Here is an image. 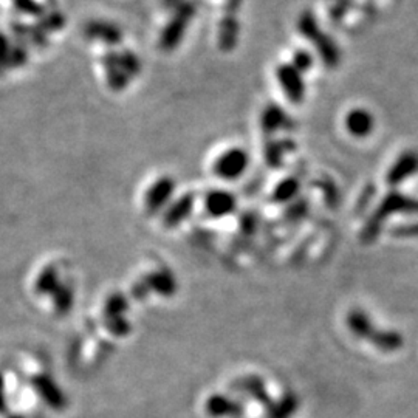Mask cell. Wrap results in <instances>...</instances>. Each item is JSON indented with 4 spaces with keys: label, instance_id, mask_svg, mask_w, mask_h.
<instances>
[{
    "label": "cell",
    "instance_id": "21",
    "mask_svg": "<svg viewBox=\"0 0 418 418\" xmlns=\"http://www.w3.org/2000/svg\"><path fill=\"white\" fill-rule=\"evenodd\" d=\"M151 289L161 294H172L176 291V281L169 273H155L149 277Z\"/></svg>",
    "mask_w": 418,
    "mask_h": 418
},
{
    "label": "cell",
    "instance_id": "11",
    "mask_svg": "<svg viewBox=\"0 0 418 418\" xmlns=\"http://www.w3.org/2000/svg\"><path fill=\"white\" fill-rule=\"evenodd\" d=\"M418 171V156L415 154H404L400 156L387 172V183L392 186H397L398 183L404 181L409 176Z\"/></svg>",
    "mask_w": 418,
    "mask_h": 418
},
{
    "label": "cell",
    "instance_id": "26",
    "mask_svg": "<svg viewBox=\"0 0 418 418\" xmlns=\"http://www.w3.org/2000/svg\"><path fill=\"white\" fill-rule=\"evenodd\" d=\"M28 59V53H27V48H25L23 43H17V45L11 47V53H10V60H8V67L11 68H17V67H22L25 63H27Z\"/></svg>",
    "mask_w": 418,
    "mask_h": 418
},
{
    "label": "cell",
    "instance_id": "10",
    "mask_svg": "<svg viewBox=\"0 0 418 418\" xmlns=\"http://www.w3.org/2000/svg\"><path fill=\"white\" fill-rule=\"evenodd\" d=\"M193 208H194V195L191 194L181 195L166 209V213H164L163 215V223L166 225V228H173V226H177L178 223L185 222L188 219L191 211H193Z\"/></svg>",
    "mask_w": 418,
    "mask_h": 418
},
{
    "label": "cell",
    "instance_id": "19",
    "mask_svg": "<svg viewBox=\"0 0 418 418\" xmlns=\"http://www.w3.org/2000/svg\"><path fill=\"white\" fill-rule=\"evenodd\" d=\"M115 59L118 67L123 70V72L132 80L134 76H136L141 70V63H139L138 56L134 53V51H121V53H115Z\"/></svg>",
    "mask_w": 418,
    "mask_h": 418
},
{
    "label": "cell",
    "instance_id": "30",
    "mask_svg": "<svg viewBox=\"0 0 418 418\" xmlns=\"http://www.w3.org/2000/svg\"><path fill=\"white\" fill-rule=\"evenodd\" d=\"M10 53H11L10 42H8V39H6V36L4 33H0V70H4V68L8 67Z\"/></svg>",
    "mask_w": 418,
    "mask_h": 418
},
{
    "label": "cell",
    "instance_id": "27",
    "mask_svg": "<svg viewBox=\"0 0 418 418\" xmlns=\"http://www.w3.org/2000/svg\"><path fill=\"white\" fill-rule=\"evenodd\" d=\"M296 68L299 70V72L306 73L309 70L313 67V58L306 50H298L296 53L293 55V63H291Z\"/></svg>",
    "mask_w": 418,
    "mask_h": 418
},
{
    "label": "cell",
    "instance_id": "28",
    "mask_svg": "<svg viewBox=\"0 0 418 418\" xmlns=\"http://www.w3.org/2000/svg\"><path fill=\"white\" fill-rule=\"evenodd\" d=\"M124 309H126V299L121 294L112 296L107 302V307H106L107 313L113 318H118L121 315V311H123Z\"/></svg>",
    "mask_w": 418,
    "mask_h": 418
},
{
    "label": "cell",
    "instance_id": "8",
    "mask_svg": "<svg viewBox=\"0 0 418 418\" xmlns=\"http://www.w3.org/2000/svg\"><path fill=\"white\" fill-rule=\"evenodd\" d=\"M344 123L348 134L356 138L369 136L375 127V119H373L372 113L363 107H356L348 112Z\"/></svg>",
    "mask_w": 418,
    "mask_h": 418
},
{
    "label": "cell",
    "instance_id": "9",
    "mask_svg": "<svg viewBox=\"0 0 418 418\" xmlns=\"http://www.w3.org/2000/svg\"><path fill=\"white\" fill-rule=\"evenodd\" d=\"M33 385L34 390L41 395L42 402H45L50 407L63 409L65 406V397L63 394V390H60L56 382L48 375H45V373L34 378Z\"/></svg>",
    "mask_w": 418,
    "mask_h": 418
},
{
    "label": "cell",
    "instance_id": "12",
    "mask_svg": "<svg viewBox=\"0 0 418 418\" xmlns=\"http://www.w3.org/2000/svg\"><path fill=\"white\" fill-rule=\"evenodd\" d=\"M102 64L107 72V84H109L110 89H113L115 92L123 90L124 87L129 84L130 77L118 67L117 59H115V51H110V53L104 56Z\"/></svg>",
    "mask_w": 418,
    "mask_h": 418
},
{
    "label": "cell",
    "instance_id": "13",
    "mask_svg": "<svg viewBox=\"0 0 418 418\" xmlns=\"http://www.w3.org/2000/svg\"><path fill=\"white\" fill-rule=\"evenodd\" d=\"M286 124V113L276 104H268L260 117V126L265 134L272 135Z\"/></svg>",
    "mask_w": 418,
    "mask_h": 418
},
{
    "label": "cell",
    "instance_id": "25",
    "mask_svg": "<svg viewBox=\"0 0 418 418\" xmlns=\"http://www.w3.org/2000/svg\"><path fill=\"white\" fill-rule=\"evenodd\" d=\"M296 398L293 395H289L284 398V402H281V404H277L273 407L272 411V418H289L296 409Z\"/></svg>",
    "mask_w": 418,
    "mask_h": 418
},
{
    "label": "cell",
    "instance_id": "7",
    "mask_svg": "<svg viewBox=\"0 0 418 418\" xmlns=\"http://www.w3.org/2000/svg\"><path fill=\"white\" fill-rule=\"evenodd\" d=\"M205 206H206V211L209 215L220 219V217L230 215L234 209H236L237 200L231 193H228V191L217 189V191H211V193H208L206 200H205Z\"/></svg>",
    "mask_w": 418,
    "mask_h": 418
},
{
    "label": "cell",
    "instance_id": "15",
    "mask_svg": "<svg viewBox=\"0 0 418 418\" xmlns=\"http://www.w3.org/2000/svg\"><path fill=\"white\" fill-rule=\"evenodd\" d=\"M311 43L318 48L319 56L327 64V67H336L339 64V58H341V55H339L338 45L332 38L321 31Z\"/></svg>",
    "mask_w": 418,
    "mask_h": 418
},
{
    "label": "cell",
    "instance_id": "29",
    "mask_svg": "<svg viewBox=\"0 0 418 418\" xmlns=\"http://www.w3.org/2000/svg\"><path fill=\"white\" fill-rule=\"evenodd\" d=\"M282 146L281 144H272L268 147V151H265V159L272 166H281L282 163Z\"/></svg>",
    "mask_w": 418,
    "mask_h": 418
},
{
    "label": "cell",
    "instance_id": "24",
    "mask_svg": "<svg viewBox=\"0 0 418 418\" xmlns=\"http://www.w3.org/2000/svg\"><path fill=\"white\" fill-rule=\"evenodd\" d=\"M13 4L16 6V10H19L23 14L36 16V17H42L43 14H45L43 6L38 4L36 0H13Z\"/></svg>",
    "mask_w": 418,
    "mask_h": 418
},
{
    "label": "cell",
    "instance_id": "34",
    "mask_svg": "<svg viewBox=\"0 0 418 418\" xmlns=\"http://www.w3.org/2000/svg\"><path fill=\"white\" fill-rule=\"evenodd\" d=\"M11 418H22V417H11Z\"/></svg>",
    "mask_w": 418,
    "mask_h": 418
},
{
    "label": "cell",
    "instance_id": "23",
    "mask_svg": "<svg viewBox=\"0 0 418 418\" xmlns=\"http://www.w3.org/2000/svg\"><path fill=\"white\" fill-rule=\"evenodd\" d=\"M64 23H65V19L63 14H60L59 11H51L48 14H43L42 17H39L36 25L42 31H45L48 34L50 31H58L63 28Z\"/></svg>",
    "mask_w": 418,
    "mask_h": 418
},
{
    "label": "cell",
    "instance_id": "31",
    "mask_svg": "<svg viewBox=\"0 0 418 418\" xmlns=\"http://www.w3.org/2000/svg\"><path fill=\"white\" fill-rule=\"evenodd\" d=\"M27 39H30L34 45H38V47L47 45V33L42 31L38 25H33V27H30Z\"/></svg>",
    "mask_w": 418,
    "mask_h": 418
},
{
    "label": "cell",
    "instance_id": "17",
    "mask_svg": "<svg viewBox=\"0 0 418 418\" xmlns=\"http://www.w3.org/2000/svg\"><path fill=\"white\" fill-rule=\"evenodd\" d=\"M299 188H301V183H299V180H296L294 177H289V178L282 180L276 186L274 193H273L274 202L276 203H289V202H291V200L296 195H298Z\"/></svg>",
    "mask_w": 418,
    "mask_h": 418
},
{
    "label": "cell",
    "instance_id": "4",
    "mask_svg": "<svg viewBox=\"0 0 418 418\" xmlns=\"http://www.w3.org/2000/svg\"><path fill=\"white\" fill-rule=\"evenodd\" d=\"M277 82L281 84L285 97L294 104H301L306 98V82L302 75L293 64H282L276 70Z\"/></svg>",
    "mask_w": 418,
    "mask_h": 418
},
{
    "label": "cell",
    "instance_id": "32",
    "mask_svg": "<svg viewBox=\"0 0 418 418\" xmlns=\"http://www.w3.org/2000/svg\"><path fill=\"white\" fill-rule=\"evenodd\" d=\"M5 409H6V402L2 395V390H0V412H4Z\"/></svg>",
    "mask_w": 418,
    "mask_h": 418
},
{
    "label": "cell",
    "instance_id": "2",
    "mask_svg": "<svg viewBox=\"0 0 418 418\" xmlns=\"http://www.w3.org/2000/svg\"><path fill=\"white\" fill-rule=\"evenodd\" d=\"M250 164V155L242 147H232L223 152L214 163V173L226 181L240 178L247 172Z\"/></svg>",
    "mask_w": 418,
    "mask_h": 418
},
{
    "label": "cell",
    "instance_id": "14",
    "mask_svg": "<svg viewBox=\"0 0 418 418\" xmlns=\"http://www.w3.org/2000/svg\"><path fill=\"white\" fill-rule=\"evenodd\" d=\"M63 285L58 279V269L55 267H45L41 269L36 281H34V291L39 296H50L58 291Z\"/></svg>",
    "mask_w": 418,
    "mask_h": 418
},
{
    "label": "cell",
    "instance_id": "6",
    "mask_svg": "<svg viewBox=\"0 0 418 418\" xmlns=\"http://www.w3.org/2000/svg\"><path fill=\"white\" fill-rule=\"evenodd\" d=\"M84 34L92 41H100L106 45H118L123 41V31L115 23L104 21H90L84 27Z\"/></svg>",
    "mask_w": 418,
    "mask_h": 418
},
{
    "label": "cell",
    "instance_id": "22",
    "mask_svg": "<svg viewBox=\"0 0 418 418\" xmlns=\"http://www.w3.org/2000/svg\"><path fill=\"white\" fill-rule=\"evenodd\" d=\"M237 22L228 17V19L223 21L222 28H220V45L222 48H231L237 39Z\"/></svg>",
    "mask_w": 418,
    "mask_h": 418
},
{
    "label": "cell",
    "instance_id": "3",
    "mask_svg": "<svg viewBox=\"0 0 418 418\" xmlns=\"http://www.w3.org/2000/svg\"><path fill=\"white\" fill-rule=\"evenodd\" d=\"M194 16V6L191 4H181L178 6V11L172 17V21L166 25L161 34V47L164 50H172L178 45L181 38L185 36L188 23L191 17Z\"/></svg>",
    "mask_w": 418,
    "mask_h": 418
},
{
    "label": "cell",
    "instance_id": "33",
    "mask_svg": "<svg viewBox=\"0 0 418 418\" xmlns=\"http://www.w3.org/2000/svg\"><path fill=\"white\" fill-rule=\"evenodd\" d=\"M2 386H4V378L2 375H0V390H2Z\"/></svg>",
    "mask_w": 418,
    "mask_h": 418
},
{
    "label": "cell",
    "instance_id": "18",
    "mask_svg": "<svg viewBox=\"0 0 418 418\" xmlns=\"http://www.w3.org/2000/svg\"><path fill=\"white\" fill-rule=\"evenodd\" d=\"M370 341L385 352H395L403 345V339L397 332H377L370 336Z\"/></svg>",
    "mask_w": 418,
    "mask_h": 418
},
{
    "label": "cell",
    "instance_id": "16",
    "mask_svg": "<svg viewBox=\"0 0 418 418\" xmlns=\"http://www.w3.org/2000/svg\"><path fill=\"white\" fill-rule=\"evenodd\" d=\"M347 326L350 328V332L355 333L358 338H369L373 335L372 321L365 315L363 310H352L350 315L347 318Z\"/></svg>",
    "mask_w": 418,
    "mask_h": 418
},
{
    "label": "cell",
    "instance_id": "20",
    "mask_svg": "<svg viewBox=\"0 0 418 418\" xmlns=\"http://www.w3.org/2000/svg\"><path fill=\"white\" fill-rule=\"evenodd\" d=\"M234 409H236V404H234L231 400H228L226 397H222V395H213L206 403V411L209 415H213V417L230 415Z\"/></svg>",
    "mask_w": 418,
    "mask_h": 418
},
{
    "label": "cell",
    "instance_id": "5",
    "mask_svg": "<svg viewBox=\"0 0 418 418\" xmlns=\"http://www.w3.org/2000/svg\"><path fill=\"white\" fill-rule=\"evenodd\" d=\"M176 191V181L171 177H161L156 180L154 185L149 188L146 194V209L149 214H156L166 206L173 195Z\"/></svg>",
    "mask_w": 418,
    "mask_h": 418
},
{
    "label": "cell",
    "instance_id": "1",
    "mask_svg": "<svg viewBox=\"0 0 418 418\" xmlns=\"http://www.w3.org/2000/svg\"><path fill=\"white\" fill-rule=\"evenodd\" d=\"M395 211H404V213H418V202L417 200H411L398 193H392L387 195L380 208L375 211V214L372 215V219L369 220L368 226L364 228L363 232V239L365 242L373 240V237L377 236L381 230V225L385 222L387 217L395 213Z\"/></svg>",
    "mask_w": 418,
    "mask_h": 418
}]
</instances>
